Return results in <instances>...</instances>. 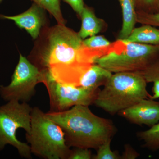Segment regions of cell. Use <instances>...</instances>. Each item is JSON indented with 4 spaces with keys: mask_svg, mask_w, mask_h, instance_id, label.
Instances as JSON below:
<instances>
[{
    "mask_svg": "<svg viewBox=\"0 0 159 159\" xmlns=\"http://www.w3.org/2000/svg\"><path fill=\"white\" fill-rule=\"evenodd\" d=\"M122 9V24L117 40H125L135 28L137 14L134 0H119Z\"/></svg>",
    "mask_w": 159,
    "mask_h": 159,
    "instance_id": "obj_13",
    "label": "cell"
},
{
    "mask_svg": "<svg viewBox=\"0 0 159 159\" xmlns=\"http://www.w3.org/2000/svg\"><path fill=\"white\" fill-rule=\"evenodd\" d=\"M137 22L159 27V12L153 14L136 11Z\"/></svg>",
    "mask_w": 159,
    "mask_h": 159,
    "instance_id": "obj_21",
    "label": "cell"
},
{
    "mask_svg": "<svg viewBox=\"0 0 159 159\" xmlns=\"http://www.w3.org/2000/svg\"><path fill=\"white\" fill-rule=\"evenodd\" d=\"M31 130L26 133L31 154L45 159H68L71 149L61 128L39 107H32Z\"/></svg>",
    "mask_w": 159,
    "mask_h": 159,
    "instance_id": "obj_4",
    "label": "cell"
},
{
    "mask_svg": "<svg viewBox=\"0 0 159 159\" xmlns=\"http://www.w3.org/2000/svg\"><path fill=\"white\" fill-rule=\"evenodd\" d=\"M0 18L13 21L19 28L25 30L34 40L49 24L45 9L34 2L29 9L21 14L13 16L0 15Z\"/></svg>",
    "mask_w": 159,
    "mask_h": 159,
    "instance_id": "obj_9",
    "label": "cell"
},
{
    "mask_svg": "<svg viewBox=\"0 0 159 159\" xmlns=\"http://www.w3.org/2000/svg\"><path fill=\"white\" fill-rule=\"evenodd\" d=\"M92 157L89 148H75L71 150L68 159H91Z\"/></svg>",
    "mask_w": 159,
    "mask_h": 159,
    "instance_id": "obj_22",
    "label": "cell"
},
{
    "mask_svg": "<svg viewBox=\"0 0 159 159\" xmlns=\"http://www.w3.org/2000/svg\"><path fill=\"white\" fill-rule=\"evenodd\" d=\"M136 135L144 142L143 147L151 151L159 149V122L148 130L138 132Z\"/></svg>",
    "mask_w": 159,
    "mask_h": 159,
    "instance_id": "obj_15",
    "label": "cell"
},
{
    "mask_svg": "<svg viewBox=\"0 0 159 159\" xmlns=\"http://www.w3.org/2000/svg\"><path fill=\"white\" fill-rule=\"evenodd\" d=\"M136 11L153 14L159 12V0H134Z\"/></svg>",
    "mask_w": 159,
    "mask_h": 159,
    "instance_id": "obj_20",
    "label": "cell"
},
{
    "mask_svg": "<svg viewBox=\"0 0 159 159\" xmlns=\"http://www.w3.org/2000/svg\"><path fill=\"white\" fill-rule=\"evenodd\" d=\"M139 72L145 78L147 83H153L152 88L153 95H150L149 98L152 99H159V59L145 70Z\"/></svg>",
    "mask_w": 159,
    "mask_h": 159,
    "instance_id": "obj_16",
    "label": "cell"
},
{
    "mask_svg": "<svg viewBox=\"0 0 159 159\" xmlns=\"http://www.w3.org/2000/svg\"><path fill=\"white\" fill-rule=\"evenodd\" d=\"M46 115L62 129L69 147L97 150L117 132L112 120L98 116L89 106H75L67 110L49 111Z\"/></svg>",
    "mask_w": 159,
    "mask_h": 159,
    "instance_id": "obj_2",
    "label": "cell"
},
{
    "mask_svg": "<svg viewBox=\"0 0 159 159\" xmlns=\"http://www.w3.org/2000/svg\"><path fill=\"white\" fill-rule=\"evenodd\" d=\"M112 139H109L99 146L94 159H121V155L117 151H113L111 148Z\"/></svg>",
    "mask_w": 159,
    "mask_h": 159,
    "instance_id": "obj_19",
    "label": "cell"
},
{
    "mask_svg": "<svg viewBox=\"0 0 159 159\" xmlns=\"http://www.w3.org/2000/svg\"><path fill=\"white\" fill-rule=\"evenodd\" d=\"M54 16L58 25H66V21L63 16L60 0H31Z\"/></svg>",
    "mask_w": 159,
    "mask_h": 159,
    "instance_id": "obj_17",
    "label": "cell"
},
{
    "mask_svg": "<svg viewBox=\"0 0 159 159\" xmlns=\"http://www.w3.org/2000/svg\"><path fill=\"white\" fill-rule=\"evenodd\" d=\"M84 45L87 48L92 49H103L110 48L112 43L103 35H95L83 41Z\"/></svg>",
    "mask_w": 159,
    "mask_h": 159,
    "instance_id": "obj_18",
    "label": "cell"
},
{
    "mask_svg": "<svg viewBox=\"0 0 159 159\" xmlns=\"http://www.w3.org/2000/svg\"><path fill=\"white\" fill-rule=\"evenodd\" d=\"M80 18L82 24L78 33L82 39L97 35L106 26L105 22L97 17L93 9L85 5Z\"/></svg>",
    "mask_w": 159,
    "mask_h": 159,
    "instance_id": "obj_11",
    "label": "cell"
},
{
    "mask_svg": "<svg viewBox=\"0 0 159 159\" xmlns=\"http://www.w3.org/2000/svg\"><path fill=\"white\" fill-rule=\"evenodd\" d=\"M43 75L42 83L45 86L48 93L50 112L63 111L77 105L89 107L93 104L99 90L64 85Z\"/></svg>",
    "mask_w": 159,
    "mask_h": 159,
    "instance_id": "obj_8",
    "label": "cell"
},
{
    "mask_svg": "<svg viewBox=\"0 0 159 159\" xmlns=\"http://www.w3.org/2000/svg\"><path fill=\"white\" fill-rule=\"evenodd\" d=\"M124 41L151 45H159V29L149 25L134 28Z\"/></svg>",
    "mask_w": 159,
    "mask_h": 159,
    "instance_id": "obj_14",
    "label": "cell"
},
{
    "mask_svg": "<svg viewBox=\"0 0 159 159\" xmlns=\"http://www.w3.org/2000/svg\"><path fill=\"white\" fill-rule=\"evenodd\" d=\"M43 79L42 72L20 54L19 61L11 77V82L6 86H0V95L6 101L28 102L35 95V87L42 83Z\"/></svg>",
    "mask_w": 159,
    "mask_h": 159,
    "instance_id": "obj_7",
    "label": "cell"
},
{
    "mask_svg": "<svg viewBox=\"0 0 159 159\" xmlns=\"http://www.w3.org/2000/svg\"><path fill=\"white\" fill-rule=\"evenodd\" d=\"M2 1L3 0H0V2H2Z\"/></svg>",
    "mask_w": 159,
    "mask_h": 159,
    "instance_id": "obj_25",
    "label": "cell"
},
{
    "mask_svg": "<svg viewBox=\"0 0 159 159\" xmlns=\"http://www.w3.org/2000/svg\"><path fill=\"white\" fill-rule=\"evenodd\" d=\"M118 114L131 123L151 127L159 122V102L149 98L142 99Z\"/></svg>",
    "mask_w": 159,
    "mask_h": 159,
    "instance_id": "obj_10",
    "label": "cell"
},
{
    "mask_svg": "<svg viewBox=\"0 0 159 159\" xmlns=\"http://www.w3.org/2000/svg\"><path fill=\"white\" fill-rule=\"evenodd\" d=\"M32 109L28 102L15 100L0 107V151L10 145L17 149L21 157L31 158L30 145L19 141L16 133L19 128L30 133Z\"/></svg>",
    "mask_w": 159,
    "mask_h": 159,
    "instance_id": "obj_6",
    "label": "cell"
},
{
    "mask_svg": "<svg viewBox=\"0 0 159 159\" xmlns=\"http://www.w3.org/2000/svg\"><path fill=\"white\" fill-rule=\"evenodd\" d=\"M64 2L68 4L72 7L73 10L77 13L79 17H80L81 12L85 6L84 0H63Z\"/></svg>",
    "mask_w": 159,
    "mask_h": 159,
    "instance_id": "obj_24",
    "label": "cell"
},
{
    "mask_svg": "<svg viewBox=\"0 0 159 159\" xmlns=\"http://www.w3.org/2000/svg\"><path fill=\"white\" fill-rule=\"evenodd\" d=\"M159 59V45L116 40L95 63L112 73L140 72Z\"/></svg>",
    "mask_w": 159,
    "mask_h": 159,
    "instance_id": "obj_5",
    "label": "cell"
},
{
    "mask_svg": "<svg viewBox=\"0 0 159 159\" xmlns=\"http://www.w3.org/2000/svg\"><path fill=\"white\" fill-rule=\"evenodd\" d=\"M35 40L28 56L29 61L44 75L56 82L77 87L96 59L112 46L103 49L89 48L78 32L58 24L44 28Z\"/></svg>",
    "mask_w": 159,
    "mask_h": 159,
    "instance_id": "obj_1",
    "label": "cell"
},
{
    "mask_svg": "<svg viewBox=\"0 0 159 159\" xmlns=\"http://www.w3.org/2000/svg\"><path fill=\"white\" fill-rule=\"evenodd\" d=\"M147 84L139 72L114 73L99 90L93 104L114 116L142 99L149 98Z\"/></svg>",
    "mask_w": 159,
    "mask_h": 159,
    "instance_id": "obj_3",
    "label": "cell"
},
{
    "mask_svg": "<svg viewBox=\"0 0 159 159\" xmlns=\"http://www.w3.org/2000/svg\"><path fill=\"white\" fill-rule=\"evenodd\" d=\"M112 75V73L107 69L95 63L80 80L79 86L92 90H96L99 87L104 86Z\"/></svg>",
    "mask_w": 159,
    "mask_h": 159,
    "instance_id": "obj_12",
    "label": "cell"
},
{
    "mask_svg": "<svg viewBox=\"0 0 159 159\" xmlns=\"http://www.w3.org/2000/svg\"><path fill=\"white\" fill-rule=\"evenodd\" d=\"M140 156L139 153L130 145H124V150L121 155V159H135Z\"/></svg>",
    "mask_w": 159,
    "mask_h": 159,
    "instance_id": "obj_23",
    "label": "cell"
}]
</instances>
